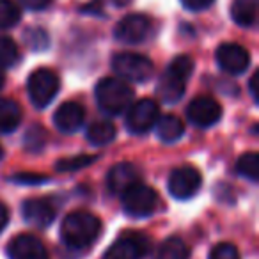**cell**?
<instances>
[{
	"label": "cell",
	"mask_w": 259,
	"mask_h": 259,
	"mask_svg": "<svg viewBox=\"0 0 259 259\" xmlns=\"http://www.w3.org/2000/svg\"><path fill=\"white\" fill-rule=\"evenodd\" d=\"M259 0H234L231 8V16L240 27H252L257 16Z\"/></svg>",
	"instance_id": "19"
},
{
	"label": "cell",
	"mask_w": 259,
	"mask_h": 259,
	"mask_svg": "<svg viewBox=\"0 0 259 259\" xmlns=\"http://www.w3.org/2000/svg\"><path fill=\"white\" fill-rule=\"evenodd\" d=\"M93 146H107L115 139V126L108 121H94L85 134Z\"/></svg>",
	"instance_id": "20"
},
{
	"label": "cell",
	"mask_w": 259,
	"mask_h": 259,
	"mask_svg": "<svg viewBox=\"0 0 259 259\" xmlns=\"http://www.w3.org/2000/svg\"><path fill=\"white\" fill-rule=\"evenodd\" d=\"M217 62L220 69L229 75H241L250 64V55L243 47L236 43H226L217 50Z\"/></svg>",
	"instance_id": "11"
},
{
	"label": "cell",
	"mask_w": 259,
	"mask_h": 259,
	"mask_svg": "<svg viewBox=\"0 0 259 259\" xmlns=\"http://www.w3.org/2000/svg\"><path fill=\"white\" fill-rule=\"evenodd\" d=\"M45 141H47V137H45V132L41 126H32V128H29L27 137H25V146L29 151H39V149L43 148Z\"/></svg>",
	"instance_id": "25"
},
{
	"label": "cell",
	"mask_w": 259,
	"mask_h": 259,
	"mask_svg": "<svg viewBox=\"0 0 259 259\" xmlns=\"http://www.w3.org/2000/svg\"><path fill=\"white\" fill-rule=\"evenodd\" d=\"M18 61V48L8 36H0V68H11Z\"/></svg>",
	"instance_id": "24"
},
{
	"label": "cell",
	"mask_w": 259,
	"mask_h": 259,
	"mask_svg": "<svg viewBox=\"0 0 259 259\" xmlns=\"http://www.w3.org/2000/svg\"><path fill=\"white\" fill-rule=\"evenodd\" d=\"M16 181H27V183H36V181H45L47 178H43V176H16L15 178Z\"/></svg>",
	"instance_id": "32"
},
{
	"label": "cell",
	"mask_w": 259,
	"mask_h": 259,
	"mask_svg": "<svg viewBox=\"0 0 259 259\" xmlns=\"http://www.w3.org/2000/svg\"><path fill=\"white\" fill-rule=\"evenodd\" d=\"M141 183V174H139V169L134 165V163L122 162L114 165L110 170H108L107 176V185L108 190L112 194H124L128 188H132L134 185Z\"/></svg>",
	"instance_id": "14"
},
{
	"label": "cell",
	"mask_w": 259,
	"mask_h": 259,
	"mask_svg": "<svg viewBox=\"0 0 259 259\" xmlns=\"http://www.w3.org/2000/svg\"><path fill=\"white\" fill-rule=\"evenodd\" d=\"M194 73V61L188 55H178L158 82V96L165 103H178L185 94V83Z\"/></svg>",
	"instance_id": "3"
},
{
	"label": "cell",
	"mask_w": 259,
	"mask_h": 259,
	"mask_svg": "<svg viewBox=\"0 0 259 259\" xmlns=\"http://www.w3.org/2000/svg\"><path fill=\"white\" fill-rule=\"evenodd\" d=\"M149 252V240L144 234L126 233L107 248L103 259H142Z\"/></svg>",
	"instance_id": "8"
},
{
	"label": "cell",
	"mask_w": 259,
	"mask_h": 259,
	"mask_svg": "<svg viewBox=\"0 0 259 259\" xmlns=\"http://www.w3.org/2000/svg\"><path fill=\"white\" fill-rule=\"evenodd\" d=\"M112 68L117 76L124 78L126 82H146L153 76L155 66L148 57L132 52L117 54L112 61Z\"/></svg>",
	"instance_id": "4"
},
{
	"label": "cell",
	"mask_w": 259,
	"mask_h": 259,
	"mask_svg": "<svg viewBox=\"0 0 259 259\" xmlns=\"http://www.w3.org/2000/svg\"><path fill=\"white\" fill-rule=\"evenodd\" d=\"M20 4L27 9H32V11H41V9H47L50 6L52 0H18Z\"/></svg>",
	"instance_id": "30"
},
{
	"label": "cell",
	"mask_w": 259,
	"mask_h": 259,
	"mask_svg": "<svg viewBox=\"0 0 259 259\" xmlns=\"http://www.w3.org/2000/svg\"><path fill=\"white\" fill-rule=\"evenodd\" d=\"M9 259H48L45 245L32 234H20L8 245Z\"/></svg>",
	"instance_id": "13"
},
{
	"label": "cell",
	"mask_w": 259,
	"mask_h": 259,
	"mask_svg": "<svg viewBox=\"0 0 259 259\" xmlns=\"http://www.w3.org/2000/svg\"><path fill=\"white\" fill-rule=\"evenodd\" d=\"M112 2H114L115 6H126L130 2V0H112Z\"/></svg>",
	"instance_id": "35"
},
{
	"label": "cell",
	"mask_w": 259,
	"mask_h": 259,
	"mask_svg": "<svg viewBox=\"0 0 259 259\" xmlns=\"http://www.w3.org/2000/svg\"><path fill=\"white\" fill-rule=\"evenodd\" d=\"M149 29H151V23H149V20L146 18V16L130 15V16H124V18L115 25L114 34L121 43L137 45L148 37Z\"/></svg>",
	"instance_id": "12"
},
{
	"label": "cell",
	"mask_w": 259,
	"mask_h": 259,
	"mask_svg": "<svg viewBox=\"0 0 259 259\" xmlns=\"http://www.w3.org/2000/svg\"><path fill=\"white\" fill-rule=\"evenodd\" d=\"M255 80H257V75H254L250 78V83H248V87H250V93H252V98H254L255 101L259 100V96H257V85H255Z\"/></svg>",
	"instance_id": "33"
},
{
	"label": "cell",
	"mask_w": 259,
	"mask_h": 259,
	"mask_svg": "<svg viewBox=\"0 0 259 259\" xmlns=\"http://www.w3.org/2000/svg\"><path fill=\"white\" fill-rule=\"evenodd\" d=\"M236 169L241 176H245L250 181L259 180V156L257 153H245L243 156H240L236 163Z\"/></svg>",
	"instance_id": "22"
},
{
	"label": "cell",
	"mask_w": 259,
	"mask_h": 259,
	"mask_svg": "<svg viewBox=\"0 0 259 259\" xmlns=\"http://www.w3.org/2000/svg\"><path fill=\"white\" fill-rule=\"evenodd\" d=\"M4 82H6V76H4V71H2V68H0V89L4 87Z\"/></svg>",
	"instance_id": "34"
},
{
	"label": "cell",
	"mask_w": 259,
	"mask_h": 259,
	"mask_svg": "<svg viewBox=\"0 0 259 259\" xmlns=\"http://www.w3.org/2000/svg\"><path fill=\"white\" fill-rule=\"evenodd\" d=\"M209 259H240L238 248L231 243H219L209 252Z\"/></svg>",
	"instance_id": "28"
},
{
	"label": "cell",
	"mask_w": 259,
	"mask_h": 259,
	"mask_svg": "<svg viewBox=\"0 0 259 259\" xmlns=\"http://www.w3.org/2000/svg\"><path fill=\"white\" fill-rule=\"evenodd\" d=\"M20 22V9L13 0H0V30L11 29Z\"/></svg>",
	"instance_id": "23"
},
{
	"label": "cell",
	"mask_w": 259,
	"mask_h": 259,
	"mask_svg": "<svg viewBox=\"0 0 259 259\" xmlns=\"http://www.w3.org/2000/svg\"><path fill=\"white\" fill-rule=\"evenodd\" d=\"M122 208L130 217H149L158 208V195L151 187L137 183L122 194Z\"/></svg>",
	"instance_id": "5"
},
{
	"label": "cell",
	"mask_w": 259,
	"mask_h": 259,
	"mask_svg": "<svg viewBox=\"0 0 259 259\" xmlns=\"http://www.w3.org/2000/svg\"><path fill=\"white\" fill-rule=\"evenodd\" d=\"M215 0H181L183 8L190 9V11H202V9H208Z\"/></svg>",
	"instance_id": "29"
},
{
	"label": "cell",
	"mask_w": 259,
	"mask_h": 259,
	"mask_svg": "<svg viewBox=\"0 0 259 259\" xmlns=\"http://www.w3.org/2000/svg\"><path fill=\"white\" fill-rule=\"evenodd\" d=\"M156 134H158V139L167 144L170 142H176L178 139H181V135L185 134V124L180 117L172 114H167L158 117L156 121Z\"/></svg>",
	"instance_id": "17"
},
{
	"label": "cell",
	"mask_w": 259,
	"mask_h": 259,
	"mask_svg": "<svg viewBox=\"0 0 259 259\" xmlns=\"http://www.w3.org/2000/svg\"><path fill=\"white\" fill-rule=\"evenodd\" d=\"M96 101L98 107L105 112L107 115H119L134 101V89L130 87L128 82L121 78H103L98 82L96 85Z\"/></svg>",
	"instance_id": "2"
},
{
	"label": "cell",
	"mask_w": 259,
	"mask_h": 259,
	"mask_svg": "<svg viewBox=\"0 0 259 259\" xmlns=\"http://www.w3.org/2000/svg\"><path fill=\"white\" fill-rule=\"evenodd\" d=\"M23 219L34 227H48L55 219V208L47 199H29L22 206Z\"/></svg>",
	"instance_id": "16"
},
{
	"label": "cell",
	"mask_w": 259,
	"mask_h": 259,
	"mask_svg": "<svg viewBox=\"0 0 259 259\" xmlns=\"http://www.w3.org/2000/svg\"><path fill=\"white\" fill-rule=\"evenodd\" d=\"M83 121H85V108L76 101L62 103L54 115L55 126L62 134H75L76 130L82 128Z\"/></svg>",
	"instance_id": "15"
},
{
	"label": "cell",
	"mask_w": 259,
	"mask_h": 259,
	"mask_svg": "<svg viewBox=\"0 0 259 259\" xmlns=\"http://www.w3.org/2000/svg\"><path fill=\"white\" fill-rule=\"evenodd\" d=\"M25 41L34 50H45L48 47V36L43 29H29L25 32Z\"/></svg>",
	"instance_id": "26"
},
{
	"label": "cell",
	"mask_w": 259,
	"mask_h": 259,
	"mask_svg": "<svg viewBox=\"0 0 259 259\" xmlns=\"http://www.w3.org/2000/svg\"><path fill=\"white\" fill-rule=\"evenodd\" d=\"M22 122V110L9 98H0V134H11Z\"/></svg>",
	"instance_id": "18"
},
{
	"label": "cell",
	"mask_w": 259,
	"mask_h": 259,
	"mask_svg": "<svg viewBox=\"0 0 259 259\" xmlns=\"http://www.w3.org/2000/svg\"><path fill=\"white\" fill-rule=\"evenodd\" d=\"M101 222L87 211H73L62 220L61 238L71 248H85L100 236Z\"/></svg>",
	"instance_id": "1"
},
{
	"label": "cell",
	"mask_w": 259,
	"mask_h": 259,
	"mask_svg": "<svg viewBox=\"0 0 259 259\" xmlns=\"http://www.w3.org/2000/svg\"><path fill=\"white\" fill-rule=\"evenodd\" d=\"M8 222H9V211L4 204H0V231L8 226Z\"/></svg>",
	"instance_id": "31"
},
{
	"label": "cell",
	"mask_w": 259,
	"mask_h": 259,
	"mask_svg": "<svg viewBox=\"0 0 259 259\" xmlns=\"http://www.w3.org/2000/svg\"><path fill=\"white\" fill-rule=\"evenodd\" d=\"M29 98L37 108H45L59 93V78L50 69H36L27 82Z\"/></svg>",
	"instance_id": "6"
},
{
	"label": "cell",
	"mask_w": 259,
	"mask_h": 259,
	"mask_svg": "<svg viewBox=\"0 0 259 259\" xmlns=\"http://www.w3.org/2000/svg\"><path fill=\"white\" fill-rule=\"evenodd\" d=\"M160 117V108L153 100H139L126 112V126L132 134H148Z\"/></svg>",
	"instance_id": "7"
},
{
	"label": "cell",
	"mask_w": 259,
	"mask_h": 259,
	"mask_svg": "<svg viewBox=\"0 0 259 259\" xmlns=\"http://www.w3.org/2000/svg\"><path fill=\"white\" fill-rule=\"evenodd\" d=\"M201 174L197 172V169L190 165L178 167L169 178V192L172 197L185 201L197 194L201 188Z\"/></svg>",
	"instance_id": "9"
},
{
	"label": "cell",
	"mask_w": 259,
	"mask_h": 259,
	"mask_svg": "<svg viewBox=\"0 0 259 259\" xmlns=\"http://www.w3.org/2000/svg\"><path fill=\"white\" fill-rule=\"evenodd\" d=\"M91 162H94V156H76V158H68V160H62V162L57 163V170H62V172H71V170L76 169H82V167L89 165Z\"/></svg>",
	"instance_id": "27"
},
{
	"label": "cell",
	"mask_w": 259,
	"mask_h": 259,
	"mask_svg": "<svg viewBox=\"0 0 259 259\" xmlns=\"http://www.w3.org/2000/svg\"><path fill=\"white\" fill-rule=\"evenodd\" d=\"M188 255L190 252H188L187 243L181 238L170 236L160 245L155 259H188Z\"/></svg>",
	"instance_id": "21"
},
{
	"label": "cell",
	"mask_w": 259,
	"mask_h": 259,
	"mask_svg": "<svg viewBox=\"0 0 259 259\" xmlns=\"http://www.w3.org/2000/svg\"><path fill=\"white\" fill-rule=\"evenodd\" d=\"M2 156H4V151H2V148H0V160H2Z\"/></svg>",
	"instance_id": "36"
},
{
	"label": "cell",
	"mask_w": 259,
	"mask_h": 259,
	"mask_svg": "<svg viewBox=\"0 0 259 259\" xmlns=\"http://www.w3.org/2000/svg\"><path fill=\"white\" fill-rule=\"evenodd\" d=\"M187 115L192 124L199 126V128H208V126H213L215 122L220 121L222 107L213 98L199 96L188 105Z\"/></svg>",
	"instance_id": "10"
}]
</instances>
